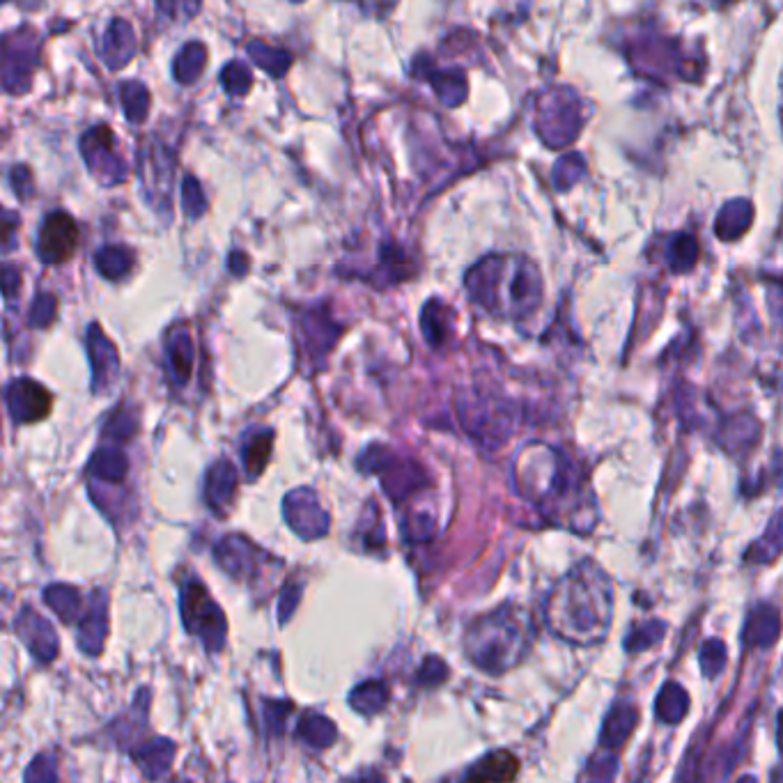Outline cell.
Returning <instances> with one entry per match:
<instances>
[{
    "label": "cell",
    "mask_w": 783,
    "mask_h": 783,
    "mask_svg": "<svg viewBox=\"0 0 783 783\" xmlns=\"http://www.w3.org/2000/svg\"><path fill=\"white\" fill-rule=\"evenodd\" d=\"M519 772V761L510 751H494L471 767L467 772L469 781H513Z\"/></svg>",
    "instance_id": "cell-18"
},
{
    "label": "cell",
    "mask_w": 783,
    "mask_h": 783,
    "mask_svg": "<svg viewBox=\"0 0 783 783\" xmlns=\"http://www.w3.org/2000/svg\"><path fill=\"white\" fill-rule=\"evenodd\" d=\"M216 561L237 581H253L262 575L265 554L244 536H228L216 545Z\"/></svg>",
    "instance_id": "cell-9"
},
{
    "label": "cell",
    "mask_w": 783,
    "mask_h": 783,
    "mask_svg": "<svg viewBox=\"0 0 783 783\" xmlns=\"http://www.w3.org/2000/svg\"><path fill=\"white\" fill-rule=\"evenodd\" d=\"M26 779L28 781H53L56 779V765L51 763V758L46 756H40L37 761L28 767L26 772Z\"/></svg>",
    "instance_id": "cell-37"
},
{
    "label": "cell",
    "mask_w": 783,
    "mask_h": 783,
    "mask_svg": "<svg viewBox=\"0 0 783 783\" xmlns=\"http://www.w3.org/2000/svg\"><path fill=\"white\" fill-rule=\"evenodd\" d=\"M290 703H281V701H267L265 703V717H267V728L269 731L281 733L285 726V717L290 715Z\"/></svg>",
    "instance_id": "cell-36"
},
{
    "label": "cell",
    "mask_w": 783,
    "mask_h": 783,
    "mask_svg": "<svg viewBox=\"0 0 783 783\" xmlns=\"http://www.w3.org/2000/svg\"><path fill=\"white\" fill-rule=\"evenodd\" d=\"M515 485L533 506L558 522H579L586 487L579 469L568 455L549 444H526L515 460Z\"/></svg>",
    "instance_id": "cell-2"
},
{
    "label": "cell",
    "mask_w": 783,
    "mask_h": 783,
    "mask_svg": "<svg viewBox=\"0 0 783 783\" xmlns=\"http://www.w3.org/2000/svg\"><path fill=\"white\" fill-rule=\"evenodd\" d=\"M175 758V742L166 738H154L134 751V761L141 767L147 779H161L170 770Z\"/></svg>",
    "instance_id": "cell-16"
},
{
    "label": "cell",
    "mask_w": 783,
    "mask_h": 783,
    "mask_svg": "<svg viewBox=\"0 0 783 783\" xmlns=\"http://www.w3.org/2000/svg\"><path fill=\"white\" fill-rule=\"evenodd\" d=\"M779 744H781V749H783V712H781V717H779Z\"/></svg>",
    "instance_id": "cell-39"
},
{
    "label": "cell",
    "mask_w": 783,
    "mask_h": 783,
    "mask_svg": "<svg viewBox=\"0 0 783 783\" xmlns=\"http://www.w3.org/2000/svg\"><path fill=\"white\" fill-rule=\"evenodd\" d=\"M108 634V607L104 600V593L99 591L95 602L90 604V609L85 611V616L79 620V646L83 653L99 655L104 648Z\"/></svg>",
    "instance_id": "cell-15"
},
{
    "label": "cell",
    "mask_w": 783,
    "mask_h": 783,
    "mask_svg": "<svg viewBox=\"0 0 783 783\" xmlns=\"http://www.w3.org/2000/svg\"><path fill=\"white\" fill-rule=\"evenodd\" d=\"M687 710H689V696L685 689L676 685V682L664 685L660 696H657V717L666 724H678L685 719Z\"/></svg>",
    "instance_id": "cell-26"
},
{
    "label": "cell",
    "mask_w": 783,
    "mask_h": 783,
    "mask_svg": "<svg viewBox=\"0 0 783 783\" xmlns=\"http://www.w3.org/2000/svg\"><path fill=\"white\" fill-rule=\"evenodd\" d=\"M17 634L21 637V641L26 643V648L33 653L37 662L46 664L58 657L60 641L56 630H53L49 620L42 618L30 607L23 609L17 618Z\"/></svg>",
    "instance_id": "cell-10"
},
{
    "label": "cell",
    "mask_w": 783,
    "mask_h": 783,
    "mask_svg": "<svg viewBox=\"0 0 783 783\" xmlns=\"http://www.w3.org/2000/svg\"><path fill=\"white\" fill-rule=\"evenodd\" d=\"M76 248V226L65 214L51 216L46 221L40 239V255L44 262H65Z\"/></svg>",
    "instance_id": "cell-13"
},
{
    "label": "cell",
    "mask_w": 783,
    "mask_h": 783,
    "mask_svg": "<svg viewBox=\"0 0 783 783\" xmlns=\"http://www.w3.org/2000/svg\"><path fill=\"white\" fill-rule=\"evenodd\" d=\"M781 620L777 609L758 607L747 620V630H744V641L751 648H770L779 637Z\"/></svg>",
    "instance_id": "cell-20"
},
{
    "label": "cell",
    "mask_w": 783,
    "mask_h": 783,
    "mask_svg": "<svg viewBox=\"0 0 783 783\" xmlns=\"http://www.w3.org/2000/svg\"><path fill=\"white\" fill-rule=\"evenodd\" d=\"M724 664H726L724 643L717 641V639L705 643V646L701 648V666H703L705 676H710V678L719 676V671L724 669Z\"/></svg>",
    "instance_id": "cell-31"
},
{
    "label": "cell",
    "mask_w": 783,
    "mask_h": 783,
    "mask_svg": "<svg viewBox=\"0 0 783 783\" xmlns=\"http://www.w3.org/2000/svg\"><path fill=\"white\" fill-rule=\"evenodd\" d=\"M669 258H671L673 271L692 269L696 258H699V246H696L694 237H687V235L676 237V242H673V246H671Z\"/></svg>",
    "instance_id": "cell-29"
},
{
    "label": "cell",
    "mask_w": 783,
    "mask_h": 783,
    "mask_svg": "<svg viewBox=\"0 0 783 783\" xmlns=\"http://www.w3.org/2000/svg\"><path fill=\"white\" fill-rule=\"evenodd\" d=\"M434 515L432 510H409L402 519V536L409 542H425L434 536Z\"/></svg>",
    "instance_id": "cell-27"
},
{
    "label": "cell",
    "mask_w": 783,
    "mask_h": 783,
    "mask_svg": "<svg viewBox=\"0 0 783 783\" xmlns=\"http://www.w3.org/2000/svg\"><path fill=\"white\" fill-rule=\"evenodd\" d=\"M448 678V666L439 660V657H428L418 669L416 682L423 687H437Z\"/></svg>",
    "instance_id": "cell-32"
},
{
    "label": "cell",
    "mask_w": 783,
    "mask_h": 783,
    "mask_svg": "<svg viewBox=\"0 0 783 783\" xmlns=\"http://www.w3.org/2000/svg\"><path fill=\"white\" fill-rule=\"evenodd\" d=\"M237 487H239V471L235 464L226 457L216 460L212 467L207 471L205 478V501L207 506L214 510L216 515L228 513V508L232 506L237 496Z\"/></svg>",
    "instance_id": "cell-12"
},
{
    "label": "cell",
    "mask_w": 783,
    "mask_h": 783,
    "mask_svg": "<svg viewBox=\"0 0 783 783\" xmlns=\"http://www.w3.org/2000/svg\"><path fill=\"white\" fill-rule=\"evenodd\" d=\"M5 402L7 409H10V416L17 423L42 421L44 416H49L53 407L51 393L42 384H37L35 379L28 377L14 379V382L7 384Z\"/></svg>",
    "instance_id": "cell-8"
},
{
    "label": "cell",
    "mask_w": 783,
    "mask_h": 783,
    "mask_svg": "<svg viewBox=\"0 0 783 783\" xmlns=\"http://www.w3.org/2000/svg\"><path fill=\"white\" fill-rule=\"evenodd\" d=\"M53 317H56V299L51 294H42L33 304V310H30V327H49Z\"/></svg>",
    "instance_id": "cell-33"
},
{
    "label": "cell",
    "mask_w": 783,
    "mask_h": 783,
    "mask_svg": "<svg viewBox=\"0 0 783 783\" xmlns=\"http://www.w3.org/2000/svg\"><path fill=\"white\" fill-rule=\"evenodd\" d=\"M614 616V584L598 563L584 561L552 588L545 602L547 627L572 646L604 641Z\"/></svg>",
    "instance_id": "cell-1"
},
{
    "label": "cell",
    "mask_w": 783,
    "mask_h": 783,
    "mask_svg": "<svg viewBox=\"0 0 783 783\" xmlns=\"http://www.w3.org/2000/svg\"><path fill=\"white\" fill-rule=\"evenodd\" d=\"M88 469H90V476L95 480H102V483L108 485H120L122 480L127 478L129 460L120 448L102 446L95 455H92Z\"/></svg>",
    "instance_id": "cell-19"
},
{
    "label": "cell",
    "mask_w": 783,
    "mask_h": 783,
    "mask_svg": "<svg viewBox=\"0 0 783 783\" xmlns=\"http://www.w3.org/2000/svg\"><path fill=\"white\" fill-rule=\"evenodd\" d=\"M88 354L92 368V391L102 393L118 377L120 356L115 345L104 336V331L97 324H92L88 331Z\"/></svg>",
    "instance_id": "cell-11"
},
{
    "label": "cell",
    "mask_w": 783,
    "mask_h": 783,
    "mask_svg": "<svg viewBox=\"0 0 783 783\" xmlns=\"http://www.w3.org/2000/svg\"><path fill=\"white\" fill-rule=\"evenodd\" d=\"M350 703L361 715H377V712L384 710L386 703H389V689H386L384 682L368 680L350 694Z\"/></svg>",
    "instance_id": "cell-24"
},
{
    "label": "cell",
    "mask_w": 783,
    "mask_h": 783,
    "mask_svg": "<svg viewBox=\"0 0 783 783\" xmlns=\"http://www.w3.org/2000/svg\"><path fill=\"white\" fill-rule=\"evenodd\" d=\"M44 602L49 604L62 623H74V620H81V611H83V600L81 593L72 586L65 584H53L44 591Z\"/></svg>",
    "instance_id": "cell-22"
},
{
    "label": "cell",
    "mask_w": 783,
    "mask_h": 783,
    "mask_svg": "<svg viewBox=\"0 0 783 783\" xmlns=\"http://www.w3.org/2000/svg\"><path fill=\"white\" fill-rule=\"evenodd\" d=\"M271 448H274V432L267 428L246 432L244 444H242V460L246 476L255 480L262 471L267 469L271 460Z\"/></svg>",
    "instance_id": "cell-17"
},
{
    "label": "cell",
    "mask_w": 783,
    "mask_h": 783,
    "mask_svg": "<svg viewBox=\"0 0 783 783\" xmlns=\"http://www.w3.org/2000/svg\"><path fill=\"white\" fill-rule=\"evenodd\" d=\"M749 207L747 203H733L731 207H726L722 214H719V223H717V232L719 237L724 239H735L742 235V230L747 228L749 221Z\"/></svg>",
    "instance_id": "cell-28"
},
{
    "label": "cell",
    "mask_w": 783,
    "mask_h": 783,
    "mask_svg": "<svg viewBox=\"0 0 783 783\" xmlns=\"http://www.w3.org/2000/svg\"><path fill=\"white\" fill-rule=\"evenodd\" d=\"M467 290L492 315L522 320L542 301V278L526 258H487L469 271Z\"/></svg>",
    "instance_id": "cell-3"
},
{
    "label": "cell",
    "mask_w": 783,
    "mask_h": 783,
    "mask_svg": "<svg viewBox=\"0 0 783 783\" xmlns=\"http://www.w3.org/2000/svg\"><path fill=\"white\" fill-rule=\"evenodd\" d=\"M297 602H299V591H294V588H288V591L283 593L281 607H278V616H281V623H288V618L292 614V609L297 607Z\"/></svg>",
    "instance_id": "cell-38"
},
{
    "label": "cell",
    "mask_w": 783,
    "mask_h": 783,
    "mask_svg": "<svg viewBox=\"0 0 783 783\" xmlns=\"http://www.w3.org/2000/svg\"><path fill=\"white\" fill-rule=\"evenodd\" d=\"M283 517L290 529L304 540H317L327 536L329 531V513L322 508L317 494L310 487H299L290 492L283 501Z\"/></svg>",
    "instance_id": "cell-7"
},
{
    "label": "cell",
    "mask_w": 783,
    "mask_h": 783,
    "mask_svg": "<svg viewBox=\"0 0 783 783\" xmlns=\"http://www.w3.org/2000/svg\"><path fill=\"white\" fill-rule=\"evenodd\" d=\"M297 735L306 744L315 749H327L336 742V726H333L327 717L322 715H304L297 726Z\"/></svg>",
    "instance_id": "cell-25"
},
{
    "label": "cell",
    "mask_w": 783,
    "mask_h": 783,
    "mask_svg": "<svg viewBox=\"0 0 783 783\" xmlns=\"http://www.w3.org/2000/svg\"><path fill=\"white\" fill-rule=\"evenodd\" d=\"M182 620L186 630L196 634L209 653L226 646V616L198 579L186 581L182 586Z\"/></svg>",
    "instance_id": "cell-5"
},
{
    "label": "cell",
    "mask_w": 783,
    "mask_h": 783,
    "mask_svg": "<svg viewBox=\"0 0 783 783\" xmlns=\"http://www.w3.org/2000/svg\"><path fill=\"white\" fill-rule=\"evenodd\" d=\"M168 370L175 386H186L191 379L193 366H196V347L186 327H173L168 331L166 340Z\"/></svg>",
    "instance_id": "cell-14"
},
{
    "label": "cell",
    "mask_w": 783,
    "mask_h": 783,
    "mask_svg": "<svg viewBox=\"0 0 783 783\" xmlns=\"http://www.w3.org/2000/svg\"><path fill=\"white\" fill-rule=\"evenodd\" d=\"M97 267L106 278H120L129 271V253L120 251V248H104L97 255Z\"/></svg>",
    "instance_id": "cell-30"
},
{
    "label": "cell",
    "mask_w": 783,
    "mask_h": 783,
    "mask_svg": "<svg viewBox=\"0 0 783 783\" xmlns=\"http://www.w3.org/2000/svg\"><path fill=\"white\" fill-rule=\"evenodd\" d=\"M533 643V623L517 604L476 618L464 632V653L469 662L490 676H501L524 660Z\"/></svg>",
    "instance_id": "cell-4"
},
{
    "label": "cell",
    "mask_w": 783,
    "mask_h": 783,
    "mask_svg": "<svg viewBox=\"0 0 783 783\" xmlns=\"http://www.w3.org/2000/svg\"><path fill=\"white\" fill-rule=\"evenodd\" d=\"M421 327L432 347H444L448 338H451V320H448V310L444 304L430 301L421 315Z\"/></svg>",
    "instance_id": "cell-23"
},
{
    "label": "cell",
    "mask_w": 783,
    "mask_h": 783,
    "mask_svg": "<svg viewBox=\"0 0 783 783\" xmlns=\"http://www.w3.org/2000/svg\"><path fill=\"white\" fill-rule=\"evenodd\" d=\"M136 428V416L129 414V412H115L111 416V421H108V428L106 432H111L108 437L113 439H129L131 432H134Z\"/></svg>",
    "instance_id": "cell-35"
},
{
    "label": "cell",
    "mask_w": 783,
    "mask_h": 783,
    "mask_svg": "<svg viewBox=\"0 0 783 783\" xmlns=\"http://www.w3.org/2000/svg\"><path fill=\"white\" fill-rule=\"evenodd\" d=\"M662 632H664L662 623L643 625V627H639V630H634L630 634V639H627V648H630V650H646L653 641H660Z\"/></svg>",
    "instance_id": "cell-34"
},
{
    "label": "cell",
    "mask_w": 783,
    "mask_h": 783,
    "mask_svg": "<svg viewBox=\"0 0 783 783\" xmlns=\"http://www.w3.org/2000/svg\"><path fill=\"white\" fill-rule=\"evenodd\" d=\"M637 708L632 705H616L614 710L609 712L607 722H604L602 735H600V744L604 749H620L630 738L634 731V724H637Z\"/></svg>",
    "instance_id": "cell-21"
},
{
    "label": "cell",
    "mask_w": 783,
    "mask_h": 783,
    "mask_svg": "<svg viewBox=\"0 0 783 783\" xmlns=\"http://www.w3.org/2000/svg\"><path fill=\"white\" fill-rule=\"evenodd\" d=\"M457 412H460L464 430L480 444L501 446L513 430V416L506 405L494 398H485V395H464L457 400Z\"/></svg>",
    "instance_id": "cell-6"
}]
</instances>
